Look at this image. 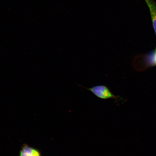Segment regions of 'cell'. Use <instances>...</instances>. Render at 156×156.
<instances>
[{"instance_id": "4", "label": "cell", "mask_w": 156, "mask_h": 156, "mask_svg": "<svg viewBox=\"0 0 156 156\" xmlns=\"http://www.w3.org/2000/svg\"><path fill=\"white\" fill-rule=\"evenodd\" d=\"M155 55L156 56V48L155 50Z\"/></svg>"}, {"instance_id": "1", "label": "cell", "mask_w": 156, "mask_h": 156, "mask_svg": "<svg viewBox=\"0 0 156 156\" xmlns=\"http://www.w3.org/2000/svg\"><path fill=\"white\" fill-rule=\"evenodd\" d=\"M99 98L103 99H118L119 97L113 94L109 88L105 85L95 86L90 88H86Z\"/></svg>"}, {"instance_id": "2", "label": "cell", "mask_w": 156, "mask_h": 156, "mask_svg": "<svg viewBox=\"0 0 156 156\" xmlns=\"http://www.w3.org/2000/svg\"><path fill=\"white\" fill-rule=\"evenodd\" d=\"M149 8L156 36V2L154 0H144Z\"/></svg>"}, {"instance_id": "3", "label": "cell", "mask_w": 156, "mask_h": 156, "mask_svg": "<svg viewBox=\"0 0 156 156\" xmlns=\"http://www.w3.org/2000/svg\"><path fill=\"white\" fill-rule=\"evenodd\" d=\"M19 156H41V154L36 148L24 144L21 148Z\"/></svg>"}]
</instances>
